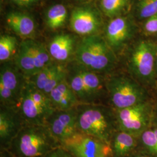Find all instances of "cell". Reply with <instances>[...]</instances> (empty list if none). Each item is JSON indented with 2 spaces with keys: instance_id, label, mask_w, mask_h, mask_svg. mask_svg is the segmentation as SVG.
Listing matches in <instances>:
<instances>
[{
  "instance_id": "cell-11",
  "label": "cell",
  "mask_w": 157,
  "mask_h": 157,
  "mask_svg": "<svg viewBox=\"0 0 157 157\" xmlns=\"http://www.w3.org/2000/svg\"><path fill=\"white\" fill-rule=\"evenodd\" d=\"M62 146L74 157H112L109 144L80 132Z\"/></svg>"
},
{
  "instance_id": "cell-8",
  "label": "cell",
  "mask_w": 157,
  "mask_h": 157,
  "mask_svg": "<svg viewBox=\"0 0 157 157\" xmlns=\"http://www.w3.org/2000/svg\"><path fill=\"white\" fill-rule=\"evenodd\" d=\"M115 112L118 130L138 138L154 121L155 109L148 100L132 107L115 109Z\"/></svg>"
},
{
  "instance_id": "cell-32",
  "label": "cell",
  "mask_w": 157,
  "mask_h": 157,
  "mask_svg": "<svg viewBox=\"0 0 157 157\" xmlns=\"http://www.w3.org/2000/svg\"><path fill=\"white\" fill-rule=\"evenodd\" d=\"M154 122L157 124V108L155 109V117H154Z\"/></svg>"
},
{
  "instance_id": "cell-5",
  "label": "cell",
  "mask_w": 157,
  "mask_h": 157,
  "mask_svg": "<svg viewBox=\"0 0 157 157\" xmlns=\"http://www.w3.org/2000/svg\"><path fill=\"white\" fill-rule=\"evenodd\" d=\"M17 108L25 124L35 125H46L56 110L48 95L39 90L28 79Z\"/></svg>"
},
{
  "instance_id": "cell-28",
  "label": "cell",
  "mask_w": 157,
  "mask_h": 157,
  "mask_svg": "<svg viewBox=\"0 0 157 157\" xmlns=\"http://www.w3.org/2000/svg\"><path fill=\"white\" fill-rule=\"evenodd\" d=\"M17 5L23 6H32L37 1L36 0H11Z\"/></svg>"
},
{
  "instance_id": "cell-25",
  "label": "cell",
  "mask_w": 157,
  "mask_h": 157,
  "mask_svg": "<svg viewBox=\"0 0 157 157\" xmlns=\"http://www.w3.org/2000/svg\"><path fill=\"white\" fill-rule=\"evenodd\" d=\"M141 18H150L157 14V0H140L138 6Z\"/></svg>"
},
{
  "instance_id": "cell-30",
  "label": "cell",
  "mask_w": 157,
  "mask_h": 157,
  "mask_svg": "<svg viewBox=\"0 0 157 157\" xmlns=\"http://www.w3.org/2000/svg\"><path fill=\"white\" fill-rule=\"evenodd\" d=\"M0 157H15L12 155L7 150L2 149L1 150Z\"/></svg>"
},
{
  "instance_id": "cell-15",
  "label": "cell",
  "mask_w": 157,
  "mask_h": 157,
  "mask_svg": "<svg viewBox=\"0 0 157 157\" xmlns=\"http://www.w3.org/2000/svg\"><path fill=\"white\" fill-rule=\"evenodd\" d=\"M67 75L66 67L62 65L52 63L28 80L39 90L48 95L58 84L66 80Z\"/></svg>"
},
{
  "instance_id": "cell-24",
  "label": "cell",
  "mask_w": 157,
  "mask_h": 157,
  "mask_svg": "<svg viewBox=\"0 0 157 157\" xmlns=\"http://www.w3.org/2000/svg\"><path fill=\"white\" fill-rule=\"evenodd\" d=\"M129 0H101L102 12L107 17H118L128 5Z\"/></svg>"
},
{
  "instance_id": "cell-26",
  "label": "cell",
  "mask_w": 157,
  "mask_h": 157,
  "mask_svg": "<svg viewBox=\"0 0 157 157\" xmlns=\"http://www.w3.org/2000/svg\"><path fill=\"white\" fill-rule=\"evenodd\" d=\"M144 30L147 34L157 33V14L147 19L144 25Z\"/></svg>"
},
{
  "instance_id": "cell-14",
  "label": "cell",
  "mask_w": 157,
  "mask_h": 157,
  "mask_svg": "<svg viewBox=\"0 0 157 157\" xmlns=\"http://www.w3.org/2000/svg\"><path fill=\"white\" fill-rule=\"evenodd\" d=\"M98 13L90 7L75 9L70 18V27L76 33L81 36L94 35L101 26Z\"/></svg>"
},
{
  "instance_id": "cell-18",
  "label": "cell",
  "mask_w": 157,
  "mask_h": 157,
  "mask_svg": "<svg viewBox=\"0 0 157 157\" xmlns=\"http://www.w3.org/2000/svg\"><path fill=\"white\" fill-rule=\"evenodd\" d=\"M48 97L56 110H69L79 104L76 95L66 80L52 90Z\"/></svg>"
},
{
  "instance_id": "cell-21",
  "label": "cell",
  "mask_w": 157,
  "mask_h": 157,
  "mask_svg": "<svg viewBox=\"0 0 157 157\" xmlns=\"http://www.w3.org/2000/svg\"><path fill=\"white\" fill-rule=\"evenodd\" d=\"M139 150L152 157H157V124L151 126L141 133L138 139Z\"/></svg>"
},
{
  "instance_id": "cell-2",
  "label": "cell",
  "mask_w": 157,
  "mask_h": 157,
  "mask_svg": "<svg viewBox=\"0 0 157 157\" xmlns=\"http://www.w3.org/2000/svg\"><path fill=\"white\" fill-rule=\"evenodd\" d=\"M60 146L47 125L25 124L7 150L15 157H42Z\"/></svg>"
},
{
  "instance_id": "cell-17",
  "label": "cell",
  "mask_w": 157,
  "mask_h": 157,
  "mask_svg": "<svg viewBox=\"0 0 157 157\" xmlns=\"http://www.w3.org/2000/svg\"><path fill=\"white\" fill-rule=\"evenodd\" d=\"M75 40L72 35L61 34L56 36L48 45V50L52 58L59 62H67L75 53Z\"/></svg>"
},
{
  "instance_id": "cell-3",
  "label": "cell",
  "mask_w": 157,
  "mask_h": 157,
  "mask_svg": "<svg viewBox=\"0 0 157 157\" xmlns=\"http://www.w3.org/2000/svg\"><path fill=\"white\" fill-rule=\"evenodd\" d=\"M76 62L97 73L109 72L114 67L116 58L113 50L100 36L85 37L76 46Z\"/></svg>"
},
{
  "instance_id": "cell-22",
  "label": "cell",
  "mask_w": 157,
  "mask_h": 157,
  "mask_svg": "<svg viewBox=\"0 0 157 157\" xmlns=\"http://www.w3.org/2000/svg\"><path fill=\"white\" fill-rule=\"evenodd\" d=\"M67 17V8L62 4H56L50 7L46 13V23L49 28L57 30L66 22Z\"/></svg>"
},
{
  "instance_id": "cell-4",
  "label": "cell",
  "mask_w": 157,
  "mask_h": 157,
  "mask_svg": "<svg viewBox=\"0 0 157 157\" xmlns=\"http://www.w3.org/2000/svg\"><path fill=\"white\" fill-rule=\"evenodd\" d=\"M66 80L76 95L79 104H98L107 92L106 80L100 73L77 63L67 69Z\"/></svg>"
},
{
  "instance_id": "cell-19",
  "label": "cell",
  "mask_w": 157,
  "mask_h": 157,
  "mask_svg": "<svg viewBox=\"0 0 157 157\" xmlns=\"http://www.w3.org/2000/svg\"><path fill=\"white\" fill-rule=\"evenodd\" d=\"M138 137L125 132L117 130L110 142L112 157H128L138 147Z\"/></svg>"
},
{
  "instance_id": "cell-16",
  "label": "cell",
  "mask_w": 157,
  "mask_h": 157,
  "mask_svg": "<svg viewBox=\"0 0 157 157\" xmlns=\"http://www.w3.org/2000/svg\"><path fill=\"white\" fill-rule=\"evenodd\" d=\"M130 34L131 26L126 17H116L107 26V42L113 50L122 47L129 40Z\"/></svg>"
},
{
  "instance_id": "cell-20",
  "label": "cell",
  "mask_w": 157,
  "mask_h": 157,
  "mask_svg": "<svg viewBox=\"0 0 157 157\" xmlns=\"http://www.w3.org/2000/svg\"><path fill=\"white\" fill-rule=\"evenodd\" d=\"M6 22L15 33L24 38L30 37L35 32L36 24L33 19L25 13L11 12L6 15Z\"/></svg>"
},
{
  "instance_id": "cell-10",
  "label": "cell",
  "mask_w": 157,
  "mask_h": 157,
  "mask_svg": "<svg viewBox=\"0 0 157 157\" xmlns=\"http://www.w3.org/2000/svg\"><path fill=\"white\" fill-rule=\"evenodd\" d=\"M26 80L15 64L4 63L0 71L1 105L17 107Z\"/></svg>"
},
{
  "instance_id": "cell-7",
  "label": "cell",
  "mask_w": 157,
  "mask_h": 157,
  "mask_svg": "<svg viewBox=\"0 0 157 157\" xmlns=\"http://www.w3.org/2000/svg\"><path fill=\"white\" fill-rule=\"evenodd\" d=\"M52 63L48 48L43 43L33 40L22 41L15 58V65L27 79Z\"/></svg>"
},
{
  "instance_id": "cell-33",
  "label": "cell",
  "mask_w": 157,
  "mask_h": 157,
  "mask_svg": "<svg viewBox=\"0 0 157 157\" xmlns=\"http://www.w3.org/2000/svg\"><path fill=\"white\" fill-rule=\"evenodd\" d=\"M36 1H37V0H36Z\"/></svg>"
},
{
  "instance_id": "cell-13",
  "label": "cell",
  "mask_w": 157,
  "mask_h": 157,
  "mask_svg": "<svg viewBox=\"0 0 157 157\" xmlns=\"http://www.w3.org/2000/svg\"><path fill=\"white\" fill-rule=\"evenodd\" d=\"M25 124L17 107L1 105L0 144L1 150H7Z\"/></svg>"
},
{
  "instance_id": "cell-29",
  "label": "cell",
  "mask_w": 157,
  "mask_h": 157,
  "mask_svg": "<svg viewBox=\"0 0 157 157\" xmlns=\"http://www.w3.org/2000/svg\"><path fill=\"white\" fill-rule=\"evenodd\" d=\"M128 157H152L151 155L147 154L146 152L141 151L139 149H137Z\"/></svg>"
},
{
  "instance_id": "cell-1",
  "label": "cell",
  "mask_w": 157,
  "mask_h": 157,
  "mask_svg": "<svg viewBox=\"0 0 157 157\" xmlns=\"http://www.w3.org/2000/svg\"><path fill=\"white\" fill-rule=\"evenodd\" d=\"M76 111L78 132L110 144L113 135L118 130L115 111L99 104H79Z\"/></svg>"
},
{
  "instance_id": "cell-27",
  "label": "cell",
  "mask_w": 157,
  "mask_h": 157,
  "mask_svg": "<svg viewBox=\"0 0 157 157\" xmlns=\"http://www.w3.org/2000/svg\"><path fill=\"white\" fill-rule=\"evenodd\" d=\"M42 157H74L73 155L64 148L63 146H60L54 150L48 152Z\"/></svg>"
},
{
  "instance_id": "cell-23",
  "label": "cell",
  "mask_w": 157,
  "mask_h": 157,
  "mask_svg": "<svg viewBox=\"0 0 157 157\" xmlns=\"http://www.w3.org/2000/svg\"><path fill=\"white\" fill-rule=\"evenodd\" d=\"M17 39L11 35L5 34L0 37V61L6 62L16 53Z\"/></svg>"
},
{
  "instance_id": "cell-31",
  "label": "cell",
  "mask_w": 157,
  "mask_h": 157,
  "mask_svg": "<svg viewBox=\"0 0 157 157\" xmlns=\"http://www.w3.org/2000/svg\"><path fill=\"white\" fill-rule=\"evenodd\" d=\"M155 75H156V78H157V46H156V52H155Z\"/></svg>"
},
{
  "instance_id": "cell-6",
  "label": "cell",
  "mask_w": 157,
  "mask_h": 157,
  "mask_svg": "<svg viewBox=\"0 0 157 157\" xmlns=\"http://www.w3.org/2000/svg\"><path fill=\"white\" fill-rule=\"evenodd\" d=\"M107 92L115 109L132 107L148 100V93L141 83L125 76H114L106 80Z\"/></svg>"
},
{
  "instance_id": "cell-9",
  "label": "cell",
  "mask_w": 157,
  "mask_h": 157,
  "mask_svg": "<svg viewBox=\"0 0 157 157\" xmlns=\"http://www.w3.org/2000/svg\"><path fill=\"white\" fill-rule=\"evenodd\" d=\"M155 52L156 46L148 41H141L131 51L129 70L142 85L151 86L155 82Z\"/></svg>"
},
{
  "instance_id": "cell-12",
  "label": "cell",
  "mask_w": 157,
  "mask_h": 157,
  "mask_svg": "<svg viewBox=\"0 0 157 157\" xmlns=\"http://www.w3.org/2000/svg\"><path fill=\"white\" fill-rule=\"evenodd\" d=\"M52 136L63 146L65 143L78 133L76 107L69 110H56L46 124Z\"/></svg>"
}]
</instances>
